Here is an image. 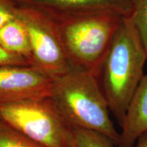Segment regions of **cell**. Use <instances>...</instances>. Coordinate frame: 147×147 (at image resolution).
<instances>
[{
	"label": "cell",
	"mask_w": 147,
	"mask_h": 147,
	"mask_svg": "<svg viewBox=\"0 0 147 147\" xmlns=\"http://www.w3.org/2000/svg\"><path fill=\"white\" fill-rule=\"evenodd\" d=\"M50 97L72 129L100 132L118 146L119 133L110 117L107 100L97 77L91 72L71 66L53 79Z\"/></svg>",
	"instance_id": "cell-2"
},
{
	"label": "cell",
	"mask_w": 147,
	"mask_h": 147,
	"mask_svg": "<svg viewBox=\"0 0 147 147\" xmlns=\"http://www.w3.org/2000/svg\"><path fill=\"white\" fill-rule=\"evenodd\" d=\"M17 5L12 0H0V29L16 17Z\"/></svg>",
	"instance_id": "cell-13"
},
{
	"label": "cell",
	"mask_w": 147,
	"mask_h": 147,
	"mask_svg": "<svg viewBox=\"0 0 147 147\" xmlns=\"http://www.w3.org/2000/svg\"><path fill=\"white\" fill-rule=\"evenodd\" d=\"M147 53L130 16L116 32L97 76L110 113L121 127L129 103L144 76Z\"/></svg>",
	"instance_id": "cell-1"
},
{
	"label": "cell",
	"mask_w": 147,
	"mask_h": 147,
	"mask_svg": "<svg viewBox=\"0 0 147 147\" xmlns=\"http://www.w3.org/2000/svg\"><path fill=\"white\" fill-rule=\"evenodd\" d=\"M53 83L31 65L0 67V105L51 96Z\"/></svg>",
	"instance_id": "cell-6"
},
{
	"label": "cell",
	"mask_w": 147,
	"mask_h": 147,
	"mask_svg": "<svg viewBox=\"0 0 147 147\" xmlns=\"http://www.w3.org/2000/svg\"><path fill=\"white\" fill-rule=\"evenodd\" d=\"M0 147H45L0 121Z\"/></svg>",
	"instance_id": "cell-11"
},
{
	"label": "cell",
	"mask_w": 147,
	"mask_h": 147,
	"mask_svg": "<svg viewBox=\"0 0 147 147\" xmlns=\"http://www.w3.org/2000/svg\"><path fill=\"white\" fill-rule=\"evenodd\" d=\"M16 16L28 32L32 67L53 79L67 72L71 65L54 18L38 9L18 5Z\"/></svg>",
	"instance_id": "cell-5"
},
{
	"label": "cell",
	"mask_w": 147,
	"mask_h": 147,
	"mask_svg": "<svg viewBox=\"0 0 147 147\" xmlns=\"http://www.w3.org/2000/svg\"><path fill=\"white\" fill-rule=\"evenodd\" d=\"M16 5L34 8L52 16L109 12L128 17L134 0H12Z\"/></svg>",
	"instance_id": "cell-7"
},
{
	"label": "cell",
	"mask_w": 147,
	"mask_h": 147,
	"mask_svg": "<svg viewBox=\"0 0 147 147\" xmlns=\"http://www.w3.org/2000/svg\"><path fill=\"white\" fill-rule=\"evenodd\" d=\"M0 121L45 147H72L73 129L50 96L1 104Z\"/></svg>",
	"instance_id": "cell-4"
},
{
	"label": "cell",
	"mask_w": 147,
	"mask_h": 147,
	"mask_svg": "<svg viewBox=\"0 0 147 147\" xmlns=\"http://www.w3.org/2000/svg\"><path fill=\"white\" fill-rule=\"evenodd\" d=\"M129 16L147 53V0H134Z\"/></svg>",
	"instance_id": "cell-12"
},
{
	"label": "cell",
	"mask_w": 147,
	"mask_h": 147,
	"mask_svg": "<svg viewBox=\"0 0 147 147\" xmlns=\"http://www.w3.org/2000/svg\"><path fill=\"white\" fill-rule=\"evenodd\" d=\"M132 147H147V131L138 138Z\"/></svg>",
	"instance_id": "cell-15"
},
{
	"label": "cell",
	"mask_w": 147,
	"mask_h": 147,
	"mask_svg": "<svg viewBox=\"0 0 147 147\" xmlns=\"http://www.w3.org/2000/svg\"><path fill=\"white\" fill-rule=\"evenodd\" d=\"M52 17L57 25L70 65L89 71L97 78L124 17L109 12Z\"/></svg>",
	"instance_id": "cell-3"
},
{
	"label": "cell",
	"mask_w": 147,
	"mask_h": 147,
	"mask_svg": "<svg viewBox=\"0 0 147 147\" xmlns=\"http://www.w3.org/2000/svg\"><path fill=\"white\" fill-rule=\"evenodd\" d=\"M6 65H30L27 60L9 52L0 45V67Z\"/></svg>",
	"instance_id": "cell-14"
},
{
	"label": "cell",
	"mask_w": 147,
	"mask_h": 147,
	"mask_svg": "<svg viewBox=\"0 0 147 147\" xmlns=\"http://www.w3.org/2000/svg\"><path fill=\"white\" fill-rule=\"evenodd\" d=\"M72 147H117L100 132L88 129H73Z\"/></svg>",
	"instance_id": "cell-10"
},
{
	"label": "cell",
	"mask_w": 147,
	"mask_h": 147,
	"mask_svg": "<svg viewBox=\"0 0 147 147\" xmlns=\"http://www.w3.org/2000/svg\"><path fill=\"white\" fill-rule=\"evenodd\" d=\"M121 128L117 147H132L138 138L147 131V74L129 103Z\"/></svg>",
	"instance_id": "cell-8"
},
{
	"label": "cell",
	"mask_w": 147,
	"mask_h": 147,
	"mask_svg": "<svg viewBox=\"0 0 147 147\" xmlns=\"http://www.w3.org/2000/svg\"><path fill=\"white\" fill-rule=\"evenodd\" d=\"M0 45L9 52L25 59L32 66V53L28 32L16 16L0 29Z\"/></svg>",
	"instance_id": "cell-9"
}]
</instances>
